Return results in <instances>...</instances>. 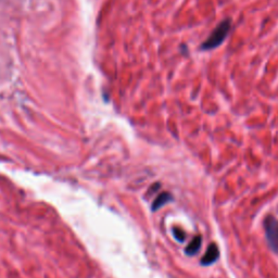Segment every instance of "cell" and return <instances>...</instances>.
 Masks as SVG:
<instances>
[{
  "mask_svg": "<svg viewBox=\"0 0 278 278\" xmlns=\"http://www.w3.org/2000/svg\"><path fill=\"white\" fill-rule=\"evenodd\" d=\"M231 30H232V20L224 19L222 22H219L214 30L211 32L209 37L202 42L200 46V50L202 51L213 50V49H215L218 46L222 45L224 40L227 38Z\"/></svg>",
  "mask_w": 278,
  "mask_h": 278,
  "instance_id": "6da1fadb",
  "label": "cell"
},
{
  "mask_svg": "<svg viewBox=\"0 0 278 278\" xmlns=\"http://www.w3.org/2000/svg\"><path fill=\"white\" fill-rule=\"evenodd\" d=\"M264 230L270 250L278 254V219L273 215H268L264 219Z\"/></svg>",
  "mask_w": 278,
  "mask_h": 278,
  "instance_id": "7a4b0ae2",
  "label": "cell"
},
{
  "mask_svg": "<svg viewBox=\"0 0 278 278\" xmlns=\"http://www.w3.org/2000/svg\"><path fill=\"white\" fill-rule=\"evenodd\" d=\"M218 255H219L218 247L216 246V244H214V242H212V244L209 246L208 250H206V252L202 256L201 264L203 266H208V265L213 264V263L217 261Z\"/></svg>",
  "mask_w": 278,
  "mask_h": 278,
  "instance_id": "3957f363",
  "label": "cell"
},
{
  "mask_svg": "<svg viewBox=\"0 0 278 278\" xmlns=\"http://www.w3.org/2000/svg\"><path fill=\"white\" fill-rule=\"evenodd\" d=\"M202 245V237L201 236H196L194 239L190 241V244L185 249V252L186 254L192 256L199 252Z\"/></svg>",
  "mask_w": 278,
  "mask_h": 278,
  "instance_id": "277c9868",
  "label": "cell"
},
{
  "mask_svg": "<svg viewBox=\"0 0 278 278\" xmlns=\"http://www.w3.org/2000/svg\"><path fill=\"white\" fill-rule=\"evenodd\" d=\"M172 200H173V198H172V196H171V194H169V192H163V194H161L160 196L156 197V199L153 201L152 210L153 211L159 210L161 206H163V205L166 204L170 201H172Z\"/></svg>",
  "mask_w": 278,
  "mask_h": 278,
  "instance_id": "5b68a950",
  "label": "cell"
},
{
  "mask_svg": "<svg viewBox=\"0 0 278 278\" xmlns=\"http://www.w3.org/2000/svg\"><path fill=\"white\" fill-rule=\"evenodd\" d=\"M174 237L178 240V241H184L186 239V234H185L183 231L178 230V228H174Z\"/></svg>",
  "mask_w": 278,
  "mask_h": 278,
  "instance_id": "8992f818",
  "label": "cell"
}]
</instances>
